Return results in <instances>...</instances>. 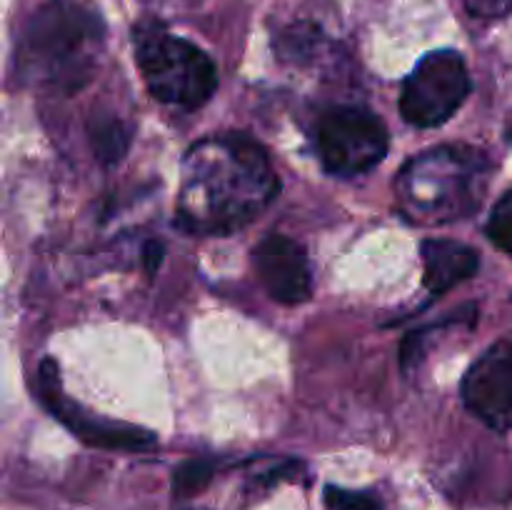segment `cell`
Returning a JSON list of instances; mask_svg holds the SVG:
<instances>
[{
	"instance_id": "obj_9",
	"label": "cell",
	"mask_w": 512,
	"mask_h": 510,
	"mask_svg": "<svg viewBox=\"0 0 512 510\" xmlns=\"http://www.w3.org/2000/svg\"><path fill=\"white\" fill-rule=\"evenodd\" d=\"M253 265L260 283L273 300L298 305L310 298L313 280L305 248L285 233H268L253 250Z\"/></svg>"
},
{
	"instance_id": "obj_5",
	"label": "cell",
	"mask_w": 512,
	"mask_h": 510,
	"mask_svg": "<svg viewBox=\"0 0 512 510\" xmlns=\"http://www.w3.org/2000/svg\"><path fill=\"white\" fill-rule=\"evenodd\" d=\"M320 165L330 175L355 178L373 170L388 153V128L365 105H328L313 125Z\"/></svg>"
},
{
	"instance_id": "obj_15",
	"label": "cell",
	"mask_w": 512,
	"mask_h": 510,
	"mask_svg": "<svg viewBox=\"0 0 512 510\" xmlns=\"http://www.w3.org/2000/svg\"><path fill=\"white\" fill-rule=\"evenodd\" d=\"M470 13L483 15V18H498L512 10V0H465Z\"/></svg>"
},
{
	"instance_id": "obj_3",
	"label": "cell",
	"mask_w": 512,
	"mask_h": 510,
	"mask_svg": "<svg viewBox=\"0 0 512 510\" xmlns=\"http://www.w3.org/2000/svg\"><path fill=\"white\" fill-rule=\"evenodd\" d=\"M133 50L145 85L160 103L195 110L218 88V70L208 53L155 20L135 25Z\"/></svg>"
},
{
	"instance_id": "obj_13",
	"label": "cell",
	"mask_w": 512,
	"mask_h": 510,
	"mask_svg": "<svg viewBox=\"0 0 512 510\" xmlns=\"http://www.w3.org/2000/svg\"><path fill=\"white\" fill-rule=\"evenodd\" d=\"M485 233H488V238L493 240L500 250L512 255V190L493 205L488 225H485Z\"/></svg>"
},
{
	"instance_id": "obj_16",
	"label": "cell",
	"mask_w": 512,
	"mask_h": 510,
	"mask_svg": "<svg viewBox=\"0 0 512 510\" xmlns=\"http://www.w3.org/2000/svg\"><path fill=\"white\" fill-rule=\"evenodd\" d=\"M143 260H145V270H148V275L158 273L160 263H163V243H158V240H148L143 248Z\"/></svg>"
},
{
	"instance_id": "obj_7",
	"label": "cell",
	"mask_w": 512,
	"mask_h": 510,
	"mask_svg": "<svg viewBox=\"0 0 512 510\" xmlns=\"http://www.w3.org/2000/svg\"><path fill=\"white\" fill-rule=\"evenodd\" d=\"M38 383H40V400L45 408L70 430L78 440L85 445L103 450H125V453H143L158 445V438L150 430L138 428L130 423H118V420L93 418L88 410L80 408L78 403L63 393L60 385L58 368L53 360H43L38 368Z\"/></svg>"
},
{
	"instance_id": "obj_10",
	"label": "cell",
	"mask_w": 512,
	"mask_h": 510,
	"mask_svg": "<svg viewBox=\"0 0 512 510\" xmlns=\"http://www.w3.org/2000/svg\"><path fill=\"white\" fill-rule=\"evenodd\" d=\"M423 283L430 295L448 293L455 285L473 278L480 268V255L470 245L448 238H428L420 248Z\"/></svg>"
},
{
	"instance_id": "obj_4",
	"label": "cell",
	"mask_w": 512,
	"mask_h": 510,
	"mask_svg": "<svg viewBox=\"0 0 512 510\" xmlns=\"http://www.w3.org/2000/svg\"><path fill=\"white\" fill-rule=\"evenodd\" d=\"M483 175V153L468 148H440L410 160L400 173L398 188L408 213L415 218L435 215V220L463 218L475 208V183Z\"/></svg>"
},
{
	"instance_id": "obj_2",
	"label": "cell",
	"mask_w": 512,
	"mask_h": 510,
	"mask_svg": "<svg viewBox=\"0 0 512 510\" xmlns=\"http://www.w3.org/2000/svg\"><path fill=\"white\" fill-rule=\"evenodd\" d=\"M105 23L80 0H48L20 33L15 63L23 83L55 93L85 88L95 73Z\"/></svg>"
},
{
	"instance_id": "obj_12",
	"label": "cell",
	"mask_w": 512,
	"mask_h": 510,
	"mask_svg": "<svg viewBox=\"0 0 512 510\" xmlns=\"http://www.w3.org/2000/svg\"><path fill=\"white\" fill-rule=\"evenodd\" d=\"M215 475V465L205 458H193L180 463L173 470V495L175 498H193L200 490L208 488Z\"/></svg>"
},
{
	"instance_id": "obj_6",
	"label": "cell",
	"mask_w": 512,
	"mask_h": 510,
	"mask_svg": "<svg viewBox=\"0 0 512 510\" xmlns=\"http://www.w3.org/2000/svg\"><path fill=\"white\" fill-rule=\"evenodd\" d=\"M470 93V75L458 50L425 55L400 88V115L415 128L448 123Z\"/></svg>"
},
{
	"instance_id": "obj_14",
	"label": "cell",
	"mask_w": 512,
	"mask_h": 510,
	"mask_svg": "<svg viewBox=\"0 0 512 510\" xmlns=\"http://www.w3.org/2000/svg\"><path fill=\"white\" fill-rule=\"evenodd\" d=\"M325 503L333 510H383L380 500L370 493H355V490H343L335 485L325 488Z\"/></svg>"
},
{
	"instance_id": "obj_11",
	"label": "cell",
	"mask_w": 512,
	"mask_h": 510,
	"mask_svg": "<svg viewBox=\"0 0 512 510\" xmlns=\"http://www.w3.org/2000/svg\"><path fill=\"white\" fill-rule=\"evenodd\" d=\"M88 138L95 158L103 165H115L130 145V128L113 113H95L88 123Z\"/></svg>"
},
{
	"instance_id": "obj_8",
	"label": "cell",
	"mask_w": 512,
	"mask_h": 510,
	"mask_svg": "<svg viewBox=\"0 0 512 510\" xmlns=\"http://www.w3.org/2000/svg\"><path fill=\"white\" fill-rule=\"evenodd\" d=\"M463 403L493 430H512V333L490 345L465 373Z\"/></svg>"
},
{
	"instance_id": "obj_1",
	"label": "cell",
	"mask_w": 512,
	"mask_h": 510,
	"mask_svg": "<svg viewBox=\"0 0 512 510\" xmlns=\"http://www.w3.org/2000/svg\"><path fill=\"white\" fill-rule=\"evenodd\" d=\"M178 225L198 233H230L278 193L265 150L248 135H223L195 145L185 158Z\"/></svg>"
}]
</instances>
